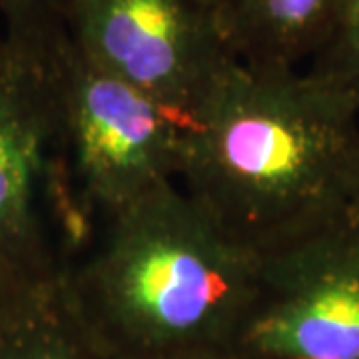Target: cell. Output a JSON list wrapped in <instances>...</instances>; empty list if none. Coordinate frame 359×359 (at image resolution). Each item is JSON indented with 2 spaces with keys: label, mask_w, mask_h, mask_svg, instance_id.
Segmentation results:
<instances>
[{
  "label": "cell",
  "mask_w": 359,
  "mask_h": 359,
  "mask_svg": "<svg viewBox=\"0 0 359 359\" xmlns=\"http://www.w3.org/2000/svg\"><path fill=\"white\" fill-rule=\"evenodd\" d=\"M66 0H0L8 22L6 39L36 42L65 25Z\"/></svg>",
  "instance_id": "10"
},
{
  "label": "cell",
  "mask_w": 359,
  "mask_h": 359,
  "mask_svg": "<svg viewBox=\"0 0 359 359\" xmlns=\"http://www.w3.org/2000/svg\"><path fill=\"white\" fill-rule=\"evenodd\" d=\"M34 287L36 285L25 283L20 278H16L13 271H8L4 266H0V332L4 330L6 321L11 320L14 309L20 306L25 295Z\"/></svg>",
  "instance_id": "11"
},
{
  "label": "cell",
  "mask_w": 359,
  "mask_h": 359,
  "mask_svg": "<svg viewBox=\"0 0 359 359\" xmlns=\"http://www.w3.org/2000/svg\"><path fill=\"white\" fill-rule=\"evenodd\" d=\"M65 30L92 65L184 116L236 60L210 0H66Z\"/></svg>",
  "instance_id": "5"
},
{
  "label": "cell",
  "mask_w": 359,
  "mask_h": 359,
  "mask_svg": "<svg viewBox=\"0 0 359 359\" xmlns=\"http://www.w3.org/2000/svg\"><path fill=\"white\" fill-rule=\"evenodd\" d=\"M230 359H359V214L259 259Z\"/></svg>",
  "instance_id": "4"
},
{
  "label": "cell",
  "mask_w": 359,
  "mask_h": 359,
  "mask_svg": "<svg viewBox=\"0 0 359 359\" xmlns=\"http://www.w3.org/2000/svg\"><path fill=\"white\" fill-rule=\"evenodd\" d=\"M58 280L102 359L226 358L254 294L259 257L172 182L104 219Z\"/></svg>",
  "instance_id": "2"
},
{
  "label": "cell",
  "mask_w": 359,
  "mask_h": 359,
  "mask_svg": "<svg viewBox=\"0 0 359 359\" xmlns=\"http://www.w3.org/2000/svg\"><path fill=\"white\" fill-rule=\"evenodd\" d=\"M210 2H212V0H210Z\"/></svg>",
  "instance_id": "14"
},
{
  "label": "cell",
  "mask_w": 359,
  "mask_h": 359,
  "mask_svg": "<svg viewBox=\"0 0 359 359\" xmlns=\"http://www.w3.org/2000/svg\"><path fill=\"white\" fill-rule=\"evenodd\" d=\"M344 0H212L231 56L257 70H304Z\"/></svg>",
  "instance_id": "7"
},
{
  "label": "cell",
  "mask_w": 359,
  "mask_h": 359,
  "mask_svg": "<svg viewBox=\"0 0 359 359\" xmlns=\"http://www.w3.org/2000/svg\"><path fill=\"white\" fill-rule=\"evenodd\" d=\"M219 359H230V358H219Z\"/></svg>",
  "instance_id": "13"
},
{
  "label": "cell",
  "mask_w": 359,
  "mask_h": 359,
  "mask_svg": "<svg viewBox=\"0 0 359 359\" xmlns=\"http://www.w3.org/2000/svg\"><path fill=\"white\" fill-rule=\"evenodd\" d=\"M52 124L65 128L88 238L124 205L178 180L186 116L94 66L65 25L42 40Z\"/></svg>",
  "instance_id": "3"
},
{
  "label": "cell",
  "mask_w": 359,
  "mask_h": 359,
  "mask_svg": "<svg viewBox=\"0 0 359 359\" xmlns=\"http://www.w3.org/2000/svg\"><path fill=\"white\" fill-rule=\"evenodd\" d=\"M178 186L266 257L359 214V108L308 70L231 60L186 116Z\"/></svg>",
  "instance_id": "1"
},
{
  "label": "cell",
  "mask_w": 359,
  "mask_h": 359,
  "mask_svg": "<svg viewBox=\"0 0 359 359\" xmlns=\"http://www.w3.org/2000/svg\"><path fill=\"white\" fill-rule=\"evenodd\" d=\"M0 359H102L90 346L58 280L30 290L0 332Z\"/></svg>",
  "instance_id": "8"
},
{
  "label": "cell",
  "mask_w": 359,
  "mask_h": 359,
  "mask_svg": "<svg viewBox=\"0 0 359 359\" xmlns=\"http://www.w3.org/2000/svg\"><path fill=\"white\" fill-rule=\"evenodd\" d=\"M50 126L42 40L4 39L0 50V266L13 273L18 256L30 244L34 190Z\"/></svg>",
  "instance_id": "6"
},
{
  "label": "cell",
  "mask_w": 359,
  "mask_h": 359,
  "mask_svg": "<svg viewBox=\"0 0 359 359\" xmlns=\"http://www.w3.org/2000/svg\"><path fill=\"white\" fill-rule=\"evenodd\" d=\"M304 70L344 92L359 108V0H344L334 30Z\"/></svg>",
  "instance_id": "9"
},
{
  "label": "cell",
  "mask_w": 359,
  "mask_h": 359,
  "mask_svg": "<svg viewBox=\"0 0 359 359\" xmlns=\"http://www.w3.org/2000/svg\"><path fill=\"white\" fill-rule=\"evenodd\" d=\"M2 46H4V39H0V50H2Z\"/></svg>",
  "instance_id": "12"
}]
</instances>
